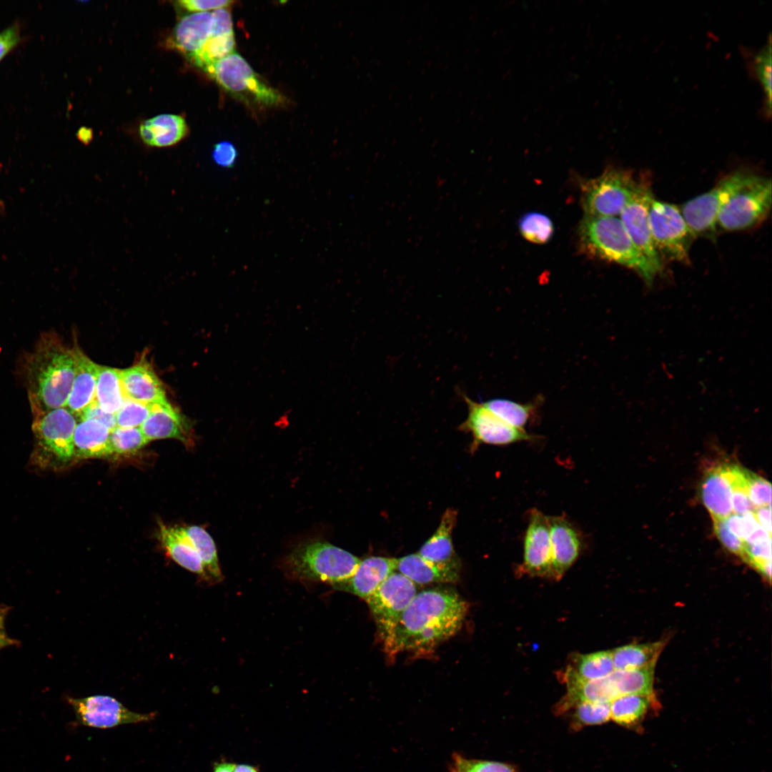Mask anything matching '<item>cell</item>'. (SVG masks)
<instances>
[{"label": "cell", "instance_id": "4316f807", "mask_svg": "<svg viewBox=\"0 0 772 772\" xmlns=\"http://www.w3.org/2000/svg\"><path fill=\"white\" fill-rule=\"evenodd\" d=\"M159 535L163 548L173 560L207 580L198 553L177 527L171 528L161 524Z\"/></svg>", "mask_w": 772, "mask_h": 772}, {"label": "cell", "instance_id": "30bf717a", "mask_svg": "<svg viewBox=\"0 0 772 772\" xmlns=\"http://www.w3.org/2000/svg\"><path fill=\"white\" fill-rule=\"evenodd\" d=\"M76 417L66 407L33 416L35 455L46 465L51 459L68 461L74 456V433Z\"/></svg>", "mask_w": 772, "mask_h": 772}, {"label": "cell", "instance_id": "5b68a950", "mask_svg": "<svg viewBox=\"0 0 772 772\" xmlns=\"http://www.w3.org/2000/svg\"><path fill=\"white\" fill-rule=\"evenodd\" d=\"M204 71L225 91L247 104L271 107L281 106L286 102L278 90L267 84L236 52L216 61Z\"/></svg>", "mask_w": 772, "mask_h": 772}, {"label": "cell", "instance_id": "ee69618b", "mask_svg": "<svg viewBox=\"0 0 772 772\" xmlns=\"http://www.w3.org/2000/svg\"><path fill=\"white\" fill-rule=\"evenodd\" d=\"M716 535L721 543L731 553L743 559L745 541L733 535L726 526L723 520H713Z\"/></svg>", "mask_w": 772, "mask_h": 772}, {"label": "cell", "instance_id": "8d00e7d4", "mask_svg": "<svg viewBox=\"0 0 772 772\" xmlns=\"http://www.w3.org/2000/svg\"><path fill=\"white\" fill-rule=\"evenodd\" d=\"M519 229L525 239L535 244L548 242L554 234L551 219L547 215L536 212H528L521 217Z\"/></svg>", "mask_w": 772, "mask_h": 772}, {"label": "cell", "instance_id": "d590c367", "mask_svg": "<svg viewBox=\"0 0 772 772\" xmlns=\"http://www.w3.org/2000/svg\"><path fill=\"white\" fill-rule=\"evenodd\" d=\"M771 36L768 43L754 56L751 62L753 74L759 81L764 92L763 111L765 116L770 117L771 113Z\"/></svg>", "mask_w": 772, "mask_h": 772}, {"label": "cell", "instance_id": "8fae6325", "mask_svg": "<svg viewBox=\"0 0 772 772\" xmlns=\"http://www.w3.org/2000/svg\"><path fill=\"white\" fill-rule=\"evenodd\" d=\"M76 721L82 726L110 728L123 724L153 721L154 712L139 713L130 711L114 697L95 695L80 698H68Z\"/></svg>", "mask_w": 772, "mask_h": 772}, {"label": "cell", "instance_id": "83f0119b", "mask_svg": "<svg viewBox=\"0 0 772 772\" xmlns=\"http://www.w3.org/2000/svg\"><path fill=\"white\" fill-rule=\"evenodd\" d=\"M665 641L630 644L615 648L612 653L614 670H625L655 665Z\"/></svg>", "mask_w": 772, "mask_h": 772}, {"label": "cell", "instance_id": "9a60e30c", "mask_svg": "<svg viewBox=\"0 0 772 772\" xmlns=\"http://www.w3.org/2000/svg\"><path fill=\"white\" fill-rule=\"evenodd\" d=\"M528 517L521 568L531 575L550 576L552 550L548 516L533 508Z\"/></svg>", "mask_w": 772, "mask_h": 772}, {"label": "cell", "instance_id": "603a6c76", "mask_svg": "<svg viewBox=\"0 0 772 772\" xmlns=\"http://www.w3.org/2000/svg\"><path fill=\"white\" fill-rule=\"evenodd\" d=\"M397 570L415 584L455 583L460 577V563L435 564L416 553L397 559Z\"/></svg>", "mask_w": 772, "mask_h": 772}, {"label": "cell", "instance_id": "bcb514c9", "mask_svg": "<svg viewBox=\"0 0 772 772\" xmlns=\"http://www.w3.org/2000/svg\"><path fill=\"white\" fill-rule=\"evenodd\" d=\"M212 25L210 35H230L234 34L232 26V16L227 8H221L214 10L212 12Z\"/></svg>", "mask_w": 772, "mask_h": 772}, {"label": "cell", "instance_id": "484cf974", "mask_svg": "<svg viewBox=\"0 0 772 772\" xmlns=\"http://www.w3.org/2000/svg\"><path fill=\"white\" fill-rule=\"evenodd\" d=\"M457 516L455 510L447 509L445 510L435 533L421 547L418 553L422 558L438 565L460 563L455 553L452 539Z\"/></svg>", "mask_w": 772, "mask_h": 772}, {"label": "cell", "instance_id": "836d02e7", "mask_svg": "<svg viewBox=\"0 0 772 772\" xmlns=\"http://www.w3.org/2000/svg\"><path fill=\"white\" fill-rule=\"evenodd\" d=\"M573 669V668H572ZM574 673L584 680H595L608 676L614 670L610 651H600L579 656Z\"/></svg>", "mask_w": 772, "mask_h": 772}, {"label": "cell", "instance_id": "9f6ffc18", "mask_svg": "<svg viewBox=\"0 0 772 772\" xmlns=\"http://www.w3.org/2000/svg\"><path fill=\"white\" fill-rule=\"evenodd\" d=\"M3 209H4V204L1 202V201L0 200V212H1L3 210Z\"/></svg>", "mask_w": 772, "mask_h": 772}, {"label": "cell", "instance_id": "cb8c5ba5", "mask_svg": "<svg viewBox=\"0 0 772 772\" xmlns=\"http://www.w3.org/2000/svg\"><path fill=\"white\" fill-rule=\"evenodd\" d=\"M184 119L176 114H159L142 122L139 135L144 143L154 147L172 146L187 134Z\"/></svg>", "mask_w": 772, "mask_h": 772}, {"label": "cell", "instance_id": "f35d334b", "mask_svg": "<svg viewBox=\"0 0 772 772\" xmlns=\"http://www.w3.org/2000/svg\"><path fill=\"white\" fill-rule=\"evenodd\" d=\"M110 442L113 452L125 454L137 451L145 446L149 440L139 427H116L110 432Z\"/></svg>", "mask_w": 772, "mask_h": 772}, {"label": "cell", "instance_id": "7402d4cb", "mask_svg": "<svg viewBox=\"0 0 772 772\" xmlns=\"http://www.w3.org/2000/svg\"><path fill=\"white\" fill-rule=\"evenodd\" d=\"M212 12H196L183 16L172 37L173 45L190 59L197 54L210 36Z\"/></svg>", "mask_w": 772, "mask_h": 772}, {"label": "cell", "instance_id": "f546056e", "mask_svg": "<svg viewBox=\"0 0 772 772\" xmlns=\"http://www.w3.org/2000/svg\"><path fill=\"white\" fill-rule=\"evenodd\" d=\"M187 538L198 553L206 573L207 580L218 583L222 580L217 557V548L210 535L202 527L192 525L177 527Z\"/></svg>", "mask_w": 772, "mask_h": 772}, {"label": "cell", "instance_id": "60d3db41", "mask_svg": "<svg viewBox=\"0 0 772 772\" xmlns=\"http://www.w3.org/2000/svg\"><path fill=\"white\" fill-rule=\"evenodd\" d=\"M746 489L749 499L756 508L771 506V485L762 477L746 469L744 470Z\"/></svg>", "mask_w": 772, "mask_h": 772}, {"label": "cell", "instance_id": "1f68e13d", "mask_svg": "<svg viewBox=\"0 0 772 772\" xmlns=\"http://www.w3.org/2000/svg\"><path fill=\"white\" fill-rule=\"evenodd\" d=\"M655 665L625 670H614L609 677L618 694L653 696Z\"/></svg>", "mask_w": 772, "mask_h": 772}, {"label": "cell", "instance_id": "681fc988", "mask_svg": "<svg viewBox=\"0 0 772 772\" xmlns=\"http://www.w3.org/2000/svg\"><path fill=\"white\" fill-rule=\"evenodd\" d=\"M237 156V152L232 144L228 142H222L215 144L212 157L214 162L224 167H233Z\"/></svg>", "mask_w": 772, "mask_h": 772}, {"label": "cell", "instance_id": "9c48e42d", "mask_svg": "<svg viewBox=\"0 0 772 772\" xmlns=\"http://www.w3.org/2000/svg\"><path fill=\"white\" fill-rule=\"evenodd\" d=\"M651 237L660 257L688 262L689 249L696 238L687 225L680 208L653 199L649 209Z\"/></svg>", "mask_w": 772, "mask_h": 772}, {"label": "cell", "instance_id": "ac0fdd59", "mask_svg": "<svg viewBox=\"0 0 772 772\" xmlns=\"http://www.w3.org/2000/svg\"><path fill=\"white\" fill-rule=\"evenodd\" d=\"M397 559L372 556L360 561L355 573L346 581L332 585L364 600L397 570Z\"/></svg>", "mask_w": 772, "mask_h": 772}, {"label": "cell", "instance_id": "d6986e66", "mask_svg": "<svg viewBox=\"0 0 772 772\" xmlns=\"http://www.w3.org/2000/svg\"><path fill=\"white\" fill-rule=\"evenodd\" d=\"M120 374L123 391L127 397L147 404L167 401L160 380L147 362L142 360L120 370Z\"/></svg>", "mask_w": 772, "mask_h": 772}, {"label": "cell", "instance_id": "44dd1931", "mask_svg": "<svg viewBox=\"0 0 772 772\" xmlns=\"http://www.w3.org/2000/svg\"><path fill=\"white\" fill-rule=\"evenodd\" d=\"M75 374L65 407L76 417L95 400L99 366L74 347Z\"/></svg>", "mask_w": 772, "mask_h": 772}, {"label": "cell", "instance_id": "816d5d0a", "mask_svg": "<svg viewBox=\"0 0 772 772\" xmlns=\"http://www.w3.org/2000/svg\"><path fill=\"white\" fill-rule=\"evenodd\" d=\"M758 523L771 534V506L756 508L753 512Z\"/></svg>", "mask_w": 772, "mask_h": 772}, {"label": "cell", "instance_id": "6da1fadb", "mask_svg": "<svg viewBox=\"0 0 772 772\" xmlns=\"http://www.w3.org/2000/svg\"><path fill=\"white\" fill-rule=\"evenodd\" d=\"M467 603L455 590L435 588L417 593L382 638L391 657L401 652L428 653L461 628Z\"/></svg>", "mask_w": 772, "mask_h": 772}, {"label": "cell", "instance_id": "c3c4849f", "mask_svg": "<svg viewBox=\"0 0 772 772\" xmlns=\"http://www.w3.org/2000/svg\"><path fill=\"white\" fill-rule=\"evenodd\" d=\"M177 3L179 6L187 11L196 13L226 8L229 6L232 1L226 0H182Z\"/></svg>", "mask_w": 772, "mask_h": 772}, {"label": "cell", "instance_id": "f5cc1de1", "mask_svg": "<svg viewBox=\"0 0 772 772\" xmlns=\"http://www.w3.org/2000/svg\"><path fill=\"white\" fill-rule=\"evenodd\" d=\"M771 538V535L758 525L745 540L746 543L754 544Z\"/></svg>", "mask_w": 772, "mask_h": 772}, {"label": "cell", "instance_id": "7dc6e473", "mask_svg": "<svg viewBox=\"0 0 772 772\" xmlns=\"http://www.w3.org/2000/svg\"><path fill=\"white\" fill-rule=\"evenodd\" d=\"M21 41V31L18 23H14L0 32V61Z\"/></svg>", "mask_w": 772, "mask_h": 772}, {"label": "cell", "instance_id": "4dcf8cb0", "mask_svg": "<svg viewBox=\"0 0 772 772\" xmlns=\"http://www.w3.org/2000/svg\"><path fill=\"white\" fill-rule=\"evenodd\" d=\"M542 401L543 397L538 396L533 402L527 403H520L505 398H493L482 402L504 422L518 429L525 430Z\"/></svg>", "mask_w": 772, "mask_h": 772}, {"label": "cell", "instance_id": "3957f363", "mask_svg": "<svg viewBox=\"0 0 772 772\" xmlns=\"http://www.w3.org/2000/svg\"><path fill=\"white\" fill-rule=\"evenodd\" d=\"M584 250L634 270L651 287L658 272L633 242L617 217L585 215L579 227Z\"/></svg>", "mask_w": 772, "mask_h": 772}, {"label": "cell", "instance_id": "f6af8a7d", "mask_svg": "<svg viewBox=\"0 0 772 772\" xmlns=\"http://www.w3.org/2000/svg\"><path fill=\"white\" fill-rule=\"evenodd\" d=\"M80 420H94L107 427L111 431L117 427L115 414L107 413L102 410L95 400L89 404L77 417Z\"/></svg>", "mask_w": 772, "mask_h": 772}, {"label": "cell", "instance_id": "f907efd6", "mask_svg": "<svg viewBox=\"0 0 772 772\" xmlns=\"http://www.w3.org/2000/svg\"><path fill=\"white\" fill-rule=\"evenodd\" d=\"M10 610L11 607L0 605V650L6 647L19 645V641L10 638L5 629V620Z\"/></svg>", "mask_w": 772, "mask_h": 772}, {"label": "cell", "instance_id": "7c38bea8", "mask_svg": "<svg viewBox=\"0 0 772 772\" xmlns=\"http://www.w3.org/2000/svg\"><path fill=\"white\" fill-rule=\"evenodd\" d=\"M462 400L468 409L466 420L460 429L470 432L473 437L474 445L485 443L494 445H507L522 441H533L538 437L518 429L495 415L488 409L482 402L474 401L463 392Z\"/></svg>", "mask_w": 772, "mask_h": 772}, {"label": "cell", "instance_id": "ba28073f", "mask_svg": "<svg viewBox=\"0 0 772 772\" xmlns=\"http://www.w3.org/2000/svg\"><path fill=\"white\" fill-rule=\"evenodd\" d=\"M756 174L736 171L722 179L713 188L685 202L680 208L690 230L698 236L715 233L720 210L727 200L749 182Z\"/></svg>", "mask_w": 772, "mask_h": 772}, {"label": "cell", "instance_id": "74e56055", "mask_svg": "<svg viewBox=\"0 0 772 772\" xmlns=\"http://www.w3.org/2000/svg\"><path fill=\"white\" fill-rule=\"evenodd\" d=\"M573 708L571 727L575 731L584 726L603 724L610 719V703L583 702Z\"/></svg>", "mask_w": 772, "mask_h": 772}, {"label": "cell", "instance_id": "52a82bcc", "mask_svg": "<svg viewBox=\"0 0 772 772\" xmlns=\"http://www.w3.org/2000/svg\"><path fill=\"white\" fill-rule=\"evenodd\" d=\"M771 180L756 174L724 204L717 225L725 231L751 228L761 223L771 207Z\"/></svg>", "mask_w": 772, "mask_h": 772}, {"label": "cell", "instance_id": "f1b7e54d", "mask_svg": "<svg viewBox=\"0 0 772 772\" xmlns=\"http://www.w3.org/2000/svg\"><path fill=\"white\" fill-rule=\"evenodd\" d=\"M126 398L122 388L120 370L99 365L95 401L101 409L107 413L116 414Z\"/></svg>", "mask_w": 772, "mask_h": 772}, {"label": "cell", "instance_id": "ab89813d", "mask_svg": "<svg viewBox=\"0 0 772 772\" xmlns=\"http://www.w3.org/2000/svg\"><path fill=\"white\" fill-rule=\"evenodd\" d=\"M153 404H147L127 397L115 414L117 427H139L150 415Z\"/></svg>", "mask_w": 772, "mask_h": 772}, {"label": "cell", "instance_id": "ffe728a7", "mask_svg": "<svg viewBox=\"0 0 772 772\" xmlns=\"http://www.w3.org/2000/svg\"><path fill=\"white\" fill-rule=\"evenodd\" d=\"M139 427L149 442L163 438L189 441L188 422L168 401L153 404L150 415Z\"/></svg>", "mask_w": 772, "mask_h": 772}, {"label": "cell", "instance_id": "d6a6232c", "mask_svg": "<svg viewBox=\"0 0 772 772\" xmlns=\"http://www.w3.org/2000/svg\"><path fill=\"white\" fill-rule=\"evenodd\" d=\"M653 696L624 695L610 702V719L627 727L638 724L645 716L652 704Z\"/></svg>", "mask_w": 772, "mask_h": 772}, {"label": "cell", "instance_id": "7bdbcfd3", "mask_svg": "<svg viewBox=\"0 0 772 772\" xmlns=\"http://www.w3.org/2000/svg\"><path fill=\"white\" fill-rule=\"evenodd\" d=\"M723 522L727 528L736 537L745 541L751 532L759 525L753 512L743 515L732 513Z\"/></svg>", "mask_w": 772, "mask_h": 772}, {"label": "cell", "instance_id": "8992f818", "mask_svg": "<svg viewBox=\"0 0 772 772\" xmlns=\"http://www.w3.org/2000/svg\"><path fill=\"white\" fill-rule=\"evenodd\" d=\"M641 180L632 172L617 168L607 169L600 177L582 187V205L585 215L617 217L635 195Z\"/></svg>", "mask_w": 772, "mask_h": 772}, {"label": "cell", "instance_id": "db71d44e", "mask_svg": "<svg viewBox=\"0 0 772 772\" xmlns=\"http://www.w3.org/2000/svg\"><path fill=\"white\" fill-rule=\"evenodd\" d=\"M235 764L226 761L217 763L214 766L213 772H234Z\"/></svg>", "mask_w": 772, "mask_h": 772}, {"label": "cell", "instance_id": "7a4b0ae2", "mask_svg": "<svg viewBox=\"0 0 772 772\" xmlns=\"http://www.w3.org/2000/svg\"><path fill=\"white\" fill-rule=\"evenodd\" d=\"M20 372L33 416L65 407L74 374V350L54 332L41 334L21 360Z\"/></svg>", "mask_w": 772, "mask_h": 772}, {"label": "cell", "instance_id": "2e32d148", "mask_svg": "<svg viewBox=\"0 0 772 772\" xmlns=\"http://www.w3.org/2000/svg\"><path fill=\"white\" fill-rule=\"evenodd\" d=\"M552 550L550 577L559 579L579 556L583 540L578 528L565 515L548 516Z\"/></svg>", "mask_w": 772, "mask_h": 772}, {"label": "cell", "instance_id": "e575fe53", "mask_svg": "<svg viewBox=\"0 0 772 772\" xmlns=\"http://www.w3.org/2000/svg\"><path fill=\"white\" fill-rule=\"evenodd\" d=\"M234 34L210 35L200 51L191 60L204 70L216 61L234 52Z\"/></svg>", "mask_w": 772, "mask_h": 772}, {"label": "cell", "instance_id": "e0dca14e", "mask_svg": "<svg viewBox=\"0 0 772 772\" xmlns=\"http://www.w3.org/2000/svg\"><path fill=\"white\" fill-rule=\"evenodd\" d=\"M733 463L711 467L701 484V498L713 520H725L732 514Z\"/></svg>", "mask_w": 772, "mask_h": 772}, {"label": "cell", "instance_id": "277c9868", "mask_svg": "<svg viewBox=\"0 0 772 772\" xmlns=\"http://www.w3.org/2000/svg\"><path fill=\"white\" fill-rule=\"evenodd\" d=\"M361 560L329 543L314 540L302 543L283 560L287 575L302 581L323 582L335 585L348 580Z\"/></svg>", "mask_w": 772, "mask_h": 772}, {"label": "cell", "instance_id": "5bb4252c", "mask_svg": "<svg viewBox=\"0 0 772 772\" xmlns=\"http://www.w3.org/2000/svg\"><path fill=\"white\" fill-rule=\"evenodd\" d=\"M653 199L650 185L641 180L619 218L633 242L659 273L662 269L661 258L654 246L649 227V209Z\"/></svg>", "mask_w": 772, "mask_h": 772}, {"label": "cell", "instance_id": "4fadbf2b", "mask_svg": "<svg viewBox=\"0 0 772 772\" xmlns=\"http://www.w3.org/2000/svg\"><path fill=\"white\" fill-rule=\"evenodd\" d=\"M416 594L415 584L395 572L365 600L382 638L392 628Z\"/></svg>", "mask_w": 772, "mask_h": 772}, {"label": "cell", "instance_id": "11a10c76", "mask_svg": "<svg viewBox=\"0 0 772 772\" xmlns=\"http://www.w3.org/2000/svg\"><path fill=\"white\" fill-rule=\"evenodd\" d=\"M234 772H259L257 768L248 764L235 765Z\"/></svg>", "mask_w": 772, "mask_h": 772}, {"label": "cell", "instance_id": "d4e9b609", "mask_svg": "<svg viewBox=\"0 0 772 772\" xmlns=\"http://www.w3.org/2000/svg\"><path fill=\"white\" fill-rule=\"evenodd\" d=\"M111 430L94 420H80L74 433V456L83 458L104 457L113 454Z\"/></svg>", "mask_w": 772, "mask_h": 772}, {"label": "cell", "instance_id": "b9f144b4", "mask_svg": "<svg viewBox=\"0 0 772 772\" xmlns=\"http://www.w3.org/2000/svg\"><path fill=\"white\" fill-rule=\"evenodd\" d=\"M451 772H517L516 769L505 763L465 758L455 755Z\"/></svg>", "mask_w": 772, "mask_h": 772}]
</instances>
